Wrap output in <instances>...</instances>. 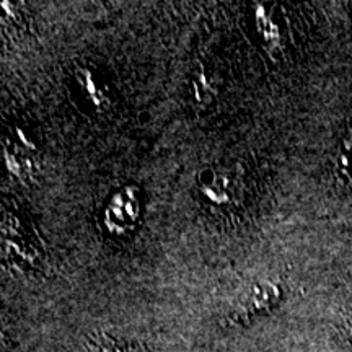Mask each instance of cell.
<instances>
[{"mask_svg":"<svg viewBox=\"0 0 352 352\" xmlns=\"http://www.w3.org/2000/svg\"><path fill=\"white\" fill-rule=\"evenodd\" d=\"M279 298V289L272 284H256L252 285L243 297H240L239 300L233 305L228 318L236 323L253 318L263 311H266L267 308H271Z\"/></svg>","mask_w":352,"mask_h":352,"instance_id":"obj_1","label":"cell"},{"mask_svg":"<svg viewBox=\"0 0 352 352\" xmlns=\"http://www.w3.org/2000/svg\"><path fill=\"white\" fill-rule=\"evenodd\" d=\"M77 352H131L124 341L116 340L109 334H98V336L88 338Z\"/></svg>","mask_w":352,"mask_h":352,"instance_id":"obj_2","label":"cell"}]
</instances>
